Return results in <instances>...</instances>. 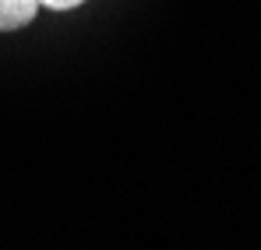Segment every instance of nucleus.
<instances>
[{
	"instance_id": "f257e3e1",
	"label": "nucleus",
	"mask_w": 261,
	"mask_h": 250,
	"mask_svg": "<svg viewBox=\"0 0 261 250\" xmlns=\"http://www.w3.org/2000/svg\"><path fill=\"white\" fill-rule=\"evenodd\" d=\"M36 11H39L36 0H0V32L25 29L36 18Z\"/></svg>"
},
{
	"instance_id": "f03ea898",
	"label": "nucleus",
	"mask_w": 261,
	"mask_h": 250,
	"mask_svg": "<svg viewBox=\"0 0 261 250\" xmlns=\"http://www.w3.org/2000/svg\"><path fill=\"white\" fill-rule=\"evenodd\" d=\"M39 7H49V11H74V7H82L85 0H36Z\"/></svg>"
}]
</instances>
